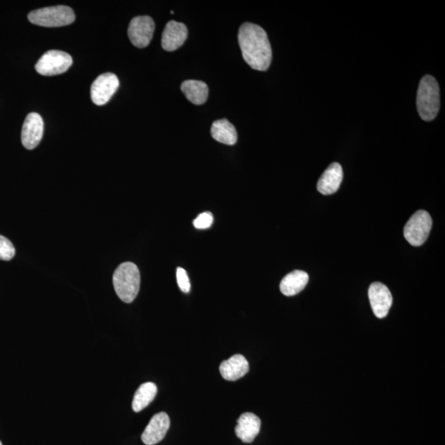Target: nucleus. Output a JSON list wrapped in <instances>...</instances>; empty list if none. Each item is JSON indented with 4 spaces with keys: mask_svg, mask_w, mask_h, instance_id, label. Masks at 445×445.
<instances>
[{
    "mask_svg": "<svg viewBox=\"0 0 445 445\" xmlns=\"http://www.w3.org/2000/svg\"><path fill=\"white\" fill-rule=\"evenodd\" d=\"M239 44L246 63L251 68L266 71L271 65L272 51L267 32L254 23L246 22L239 28Z\"/></svg>",
    "mask_w": 445,
    "mask_h": 445,
    "instance_id": "nucleus-1",
    "label": "nucleus"
},
{
    "mask_svg": "<svg viewBox=\"0 0 445 445\" xmlns=\"http://www.w3.org/2000/svg\"><path fill=\"white\" fill-rule=\"evenodd\" d=\"M113 286L118 297L126 304L133 302L140 291V273L136 265L124 263L113 274Z\"/></svg>",
    "mask_w": 445,
    "mask_h": 445,
    "instance_id": "nucleus-2",
    "label": "nucleus"
},
{
    "mask_svg": "<svg viewBox=\"0 0 445 445\" xmlns=\"http://www.w3.org/2000/svg\"><path fill=\"white\" fill-rule=\"evenodd\" d=\"M416 104L421 119L430 121L438 115L440 107L439 87L437 79L432 75H425L421 79Z\"/></svg>",
    "mask_w": 445,
    "mask_h": 445,
    "instance_id": "nucleus-3",
    "label": "nucleus"
},
{
    "mask_svg": "<svg viewBox=\"0 0 445 445\" xmlns=\"http://www.w3.org/2000/svg\"><path fill=\"white\" fill-rule=\"evenodd\" d=\"M27 18L32 25L46 27L67 26L75 20L73 9L64 6L36 9Z\"/></svg>",
    "mask_w": 445,
    "mask_h": 445,
    "instance_id": "nucleus-4",
    "label": "nucleus"
},
{
    "mask_svg": "<svg viewBox=\"0 0 445 445\" xmlns=\"http://www.w3.org/2000/svg\"><path fill=\"white\" fill-rule=\"evenodd\" d=\"M432 228V219L428 212L419 211L411 217L404 228V236L411 245L419 247L428 239Z\"/></svg>",
    "mask_w": 445,
    "mask_h": 445,
    "instance_id": "nucleus-5",
    "label": "nucleus"
},
{
    "mask_svg": "<svg viewBox=\"0 0 445 445\" xmlns=\"http://www.w3.org/2000/svg\"><path fill=\"white\" fill-rule=\"evenodd\" d=\"M72 64L70 55L64 51L52 50L41 56L35 68L37 73L44 77H54L66 72Z\"/></svg>",
    "mask_w": 445,
    "mask_h": 445,
    "instance_id": "nucleus-6",
    "label": "nucleus"
},
{
    "mask_svg": "<svg viewBox=\"0 0 445 445\" xmlns=\"http://www.w3.org/2000/svg\"><path fill=\"white\" fill-rule=\"evenodd\" d=\"M155 23L149 16L135 17L130 22L128 36L131 44L138 48H145L153 39Z\"/></svg>",
    "mask_w": 445,
    "mask_h": 445,
    "instance_id": "nucleus-7",
    "label": "nucleus"
},
{
    "mask_svg": "<svg viewBox=\"0 0 445 445\" xmlns=\"http://www.w3.org/2000/svg\"><path fill=\"white\" fill-rule=\"evenodd\" d=\"M119 88V79L114 74L106 73L98 77L91 87V98L98 106L105 105Z\"/></svg>",
    "mask_w": 445,
    "mask_h": 445,
    "instance_id": "nucleus-8",
    "label": "nucleus"
},
{
    "mask_svg": "<svg viewBox=\"0 0 445 445\" xmlns=\"http://www.w3.org/2000/svg\"><path fill=\"white\" fill-rule=\"evenodd\" d=\"M44 122L37 113L32 112L26 117L22 129V144L27 150L35 149L44 137Z\"/></svg>",
    "mask_w": 445,
    "mask_h": 445,
    "instance_id": "nucleus-9",
    "label": "nucleus"
},
{
    "mask_svg": "<svg viewBox=\"0 0 445 445\" xmlns=\"http://www.w3.org/2000/svg\"><path fill=\"white\" fill-rule=\"evenodd\" d=\"M368 299L377 318H385L392 304L390 288L380 282L373 283L368 288Z\"/></svg>",
    "mask_w": 445,
    "mask_h": 445,
    "instance_id": "nucleus-10",
    "label": "nucleus"
},
{
    "mask_svg": "<svg viewBox=\"0 0 445 445\" xmlns=\"http://www.w3.org/2000/svg\"><path fill=\"white\" fill-rule=\"evenodd\" d=\"M169 427L170 419L167 413L154 415L142 434V441L146 445H154L162 441Z\"/></svg>",
    "mask_w": 445,
    "mask_h": 445,
    "instance_id": "nucleus-11",
    "label": "nucleus"
},
{
    "mask_svg": "<svg viewBox=\"0 0 445 445\" xmlns=\"http://www.w3.org/2000/svg\"><path fill=\"white\" fill-rule=\"evenodd\" d=\"M188 31L182 22L170 21L164 28L162 36V47L167 51L180 48L187 39Z\"/></svg>",
    "mask_w": 445,
    "mask_h": 445,
    "instance_id": "nucleus-12",
    "label": "nucleus"
},
{
    "mask_svg": "<svg viewBox=\"0 0 445 445\" xmlns=\"http://www.w3.org/2000/svg\"><path fill=\"white\" fill-rule=\"evenodd\" d=\"M343 179V170L338 163L331 164L319 180L318 191L323 195H331L338 191Z\"/></svg>",
    "mask_w": 445,
    "mask_h": 445,
    "instance_id": "nucleus-13",
    "label": "nucleus"
},
{
    "mask_svg": "<svg viewBox=\"0 0 445 445\" xmlns=\"http://www.w3.org/2000/svg\"><path fill=\"white\" fill-rule=\"evenodd\" d=\"M261 430V420L253 413H244L238 419L235 433L244 443H252Z\"/></svg>",
    "mask_w": 445,
    "mask_h": 445,
    "instance_id": "nucleus-14",
    "label": "nucleus"
},
{
    "mask_svg": "<svg viewBox=\"0 0 445 445\" xmlns=\"http://www.w3.org/2000/svg\"><path fill=\"white\" fill-rule=\"evenodd\" d=\"M220 371L225 380L236 381L247 375L249 371V364L242 354H234L221 363Z\"/></svg>",
    "mask_w": 445,
    "mask_h": 445,
    "instance_id": "nucleus-15",
    "label": "nucleus"
},
{
    "mask_svg": "<svg viewBox=\"0 0 445 445\" xmlns=\"http://www.w3.org/2000/svg\"><path fill=\"white\" fill-rule=\"evenodd\" d=\"M309 279V274L305 272L297 270L284 277L280 285L281 291L286 296L298 295L304 290Z\"/></svg>",
    "mask_w": 445,
    "mask_h": 445,
    "instance_id": "nucleus-16",
    "label": "nucleus"
},
{
    "mask_svg": "<svg viewBox=\"0 0 445 445\" xmlns=\"http://www.w3.org/2000/svg\"><path fill=\"white\" fill-rule=\"evenodd\" d=\"M211 135L216 141L227 145H234L238 140L236 128L226 119L218 120L213 123Z\"/></svg>",
    "mask_w": 445,
    "mask_h": 445,
    "instance_id": "nucleus-17",
    "label": "nucleus"
},
{
    "mask_svg": "<svg viewBox=\"0 0 445 445\" xmlns=\"http://www.w3.org/2000/svg\"><path fill=\"white\" fill-rule=\"evenodd\" d=\"M181 89L188 100L195 105H202L207 101L209 95V88L207 84L198 80L184 81Z\"/></svg>",
    "mask_w": 445,
    "mask_h": 445,
    "instance_id": "nucleus-18",
    "label": "nucleus"
},
{
    "mask_svg": "<svg viewBox=\"0 0 445 445\" xmlns=\"http://www.w3.org/2000/svg\"><path fill=\"white\" fill-rule=\"evenodd\" d=\"M158 388L155 383L148 382L143 383L135 392L133 401H132V409L135 413H140L148 406L155 399L157 394Z\"/></svg>",
    "mask_w": 445,
    "mask_h": 445,
    "instance_id": "nucleus-19",
    "label": "nucleus"
},
{
    "mask_svg": "<svg viewBox=\"0 0 445 445\" xmlns=\"http://www.w3.org/2000/svg\"><path fill=\"white\" fill-rule=\"evenodd\" d=\"M15 255V248L11 241L6 237L0 235V260L3 261H11Z\"/></svg>",
    "mask_w": 445,
    "mask_h": 445,
    "instance_id": "nucleus-20",
    "label": "nucleus"
},
{
    "mask_svg": "<svg viewBox=\"0 0 445 445\" xmlns=\"http://www.w3.org/2000/svg\"><path fill=\"white\" fill-rule=\"evenodd\" d=\"M214 221V218L211 212H204L199 215L195 220L193 221L194 226L199 230H206L210 228Z\"/></svg>",
    "mask_w": 445,
    "mask_h": 445,
    "instance_id": "nucleus-21",
    "label": "nucleus"
},
{
    "mask_svg": "<svg viewBox=\"0 0 445 445\" xmlns=\"http://www.w3.org/2000/svg\"><path fill=\"white\" fill-rule=\"evenodd\" d=\"M177 281L180 290L187 293L190 292V281H189L187 272L182 267H178L177 269Z\"/></svg>",
    "mask_w": 445,
    "mask_h": 445,
    "instance_id": "nucleus-22",
    "label": "nucleus"
},
{
    "mask_svg": "<svg viewBox=\"0 0 445 445\" xmlns=\"http://www.w3.org/2000/svg\"><path fill=\"white\" fill-rule=\"evenodd\" d=\"M0 445H3V444H2V442H1V441H0Z\"/></svg>",
    "mask_w": 445,
    "mask_h": 445,
    "instance_id": "nucleus-23",
    "label": "nucleus"
}]
</instances>
